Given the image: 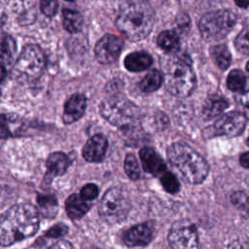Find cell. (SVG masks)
<instances>
[{"mask_svg":"<svg viewBox=\"0 0 249 249\" xmlns=\"http://www.w3.org/2000/svg\"><path fill=\"white\" fill-rule=\"evenodd\" d=\"M246 144H247V146L249 147V136H248L247 139H246Z\"/></svg>","mask_w":249,"mask_h":249,"instance_id":"obj_41","label":"cell"},{"mask_svg":"<svg viewBox=\"0 0 249 249\" xmlns=\"http://www.w3.org/2000/svg\"><path fill=\"white\" fill-rule=\"evenodd\" d=\"M39 228L36 208L30 204H18L7 210L1 218L0 241L3 246L33 235Z\"/></svg>","mask_w":249,"mask_h":249,"instance_id":"obj_1","label":"cell"},{"mask_svg":"<svg viewBox=\"0 0 249 249\" xmlns=\"http://www.w3.org/2000/svg\"><path fill=\"white\" fill-rule=\"evenodd\" d=\"M42 249H75L74 246L65 240H57L49 245L44 246Z\"/></svg>","mask_w":249,"mask_h":249,"instance_id":"obj_34","label":"cell"},{"mask_svg":"<svg viewBox=\"0 0 249 249\" xmlns=\"http://www.w3.org/2000/svg\"><path fill=\"white\" fill-rule=\"evenodd\" d=\"M248 197L246 196V194L242 193V192H236L234 193L232 196H231V201L234 205L238 206V207H245L247 208L249 206V200H248Z\"/></svg>","mask_w":249,"mask_h":249,"instance_id":"obj_32","label":"cell"},{"mask_svg":"<svg viewBox=\"0 0 249 249\" xmlns=\"http://www.w3.org/2000/svg\"><path fill=\"white\" fill-rule=\"evenodd\" d=\"M246 124L245 115L239 112L224 114L213 124V131L218 135L234 137L239 135Z\"/></svg>","mask_w":249,"mask_h":249,"instance_id":"obj_11","label":"cell"},{"mask_svg":"<svg viewBox=\"0 0 249 249\" xmlns=\"http://www.w3.org/2000/svg\"><path fill=\"white\" fill-rule=\"evenodd\" d=\"M38 204L43 212L47 211V215H53L54 210L56 209L57 202L56 198L53 196H39Z\"/></svg>","mask_w":249,"mask_h":249,"instance_id":"obj_29","label":"cell"},{"mask_svg":"<svg viewBox=\"0 0 249 249\" xmlns=\"http://www.w3.org/2000/svg\"><path fill=\"white\" fill-rule=\"evenodd\" d=\"M107 147V139L101 134H96L89 138L84 146L83 157L86 160L90 162L101 161L105 156Z\"/></svg>","mask_w":249,"mask_h":249,"instance_id":"obj_13","label":"cell"},{"mask_svg":"<svg viewBox=\"0 0 249 249\" xmlns=\"http://www.w3.org/2000/svg\"><path fill=\"white\" fill-rule=\"evenodd\" d=\"M155 23V13L152 7L145 3H131L124 7L116 19V25L121 33L131 41L145 38Z\"/></svg>","mask_w":249,"mask_h":249,"instance_id":"obj_3","label":"cell"},{"mask_svg":"<svg viewBox=\"0 0 249 249\" xmlns=\"http://www.w3.org/2000/svg\"><path fill=\"white\" fill-rule=\"evenodd\" d=\"M66 1H74V0H66Z\"/></svg>","mask_w":249,"mask_h":249,"instance_id":"obj_42","label":"cell"},{"mask_svg":"<svg viewBox=\"0 0 249 249\" xmlns=\"http://www.w3.org/2000/svg\"><path fill=\"white\" fill-rule=\"evenodd\" d=\"M163 78L160 71L151 70L140 82L139 88L143 92H152L157 90L162 84Z\"/></svg>","mask_w":249,"mask_h":249,"instance_id":"obj_23","label":"cell"},{"mask_svg":"<svg viewBox=\"0 0 249 249\" xmlns=\"http://www.w3.org/2000/svg\"><path fill=\"white\" fill-rule=\"evenodd\" d=\"M171 249H199L198 235L194 224L181 220L173 224L168 234Z\"/></svg>","mask_w":249,"mask_h":249,"instance_id":"obj_9","label":"cell"},{"mask_svg":"<svg viewBox=\"0 0 249 249\" xmlns=\"http://www.w3.org/2000/svg\"><path fill=\"white\" fill-rule=\"evenodd\" d=\"M158 46L166 53H172L179 49V38L173 31L165 30L160 33L157 39Z\"/></svg>","mask_w":249,"mask_h":249,"instance_id":"obj_22","label":"cell"},{"mask_svg":"<svg viewBox=\"0 0 249 249\" xmlns=\"http://www.w3.org/2000/svg\"><path fill=\"white\" fill-rule=\"evenodd\" d=\"M246 71H247L248 74H249V61H248L247 64H246Z\"/></svg>","mask_w":249,"mask_h":249,"instance_id":"obj_40","label":"cell"},{"mask_svg":"<svg viewBox=\"0 0 249 249\" xmlns=\"http://www.w3.org/2000/svg\"><path fill=\"white\" fill-rule=\"evenodd\" d=\"M45 66V56L41 49L36 45H26L17 62L15 70L17 74L25 80L33 81L40 77Z\"/></svg>","mask_w":249,"mask_h":249,"instance_id":"obj_8","label":"cell"},{"mask_svg":"<svg viewBox=\"0 0 249 249\" xmlns=\"http://www.w3.org/2000/svg\"><path fill=\"white\" fill-rule=\"evenodd\" d=\"M239 161L244 168H249V152L243 153L239 158Z\"/></svg>","mask_w":249,"mask_h":249,"instance_id":"obj_36","label":"cell"},{"mask_svg":"<svg viewBox=\"0 0 249 249\" xmlns=\"http://www.w3.org/2000/svg\"><path fill=\"white\" fill-rule=\"evenodd\" d=\"M229 249H249V241H234L229 245Z\"/></svg>","mask_w":249,"mask_h":249,"instance_id":"obj_35","label":"cell"},{"mask_svg":"<svg viewBox=\"0 0 249 249\" xmlns=\"http://www.w3.org/2000/svg\"><path fill=\"white\" fill-rule=\"evenodd\" d=\"M234 2L240 8H247L249 6V0H234Z\"/></svg>","mask_w":249,"mask_h":249,"instance_id":"obj_37","label":"cell"},{"mask_svg":"<svg viewBox=\"0 0 249 249\" xmlns=\"http://www.w3.org/2000/svg\"><path fill=\"white\" fill-rule=\"evenodd\" d=\"M241 101L244 105H246L247 107H249V91L248 92H244L243 95H242V98H241Z\"/></svg>","mask_w":249,"mask_h":249,"instance_id":"obj_38","label":"cell"},{"mask_svg":"<svg viewBox=\"0 0 249 249\" xmlns=\"http://www.w3.org/2000/svg\"><path fill=\"white\" fill-rule=\"evenodd\" d=\"M140 159L144 169L151 174L160 178L166 171V165L159 154L150 147H145L140 150Z\"/></svg>","mask_w":249,"mask_h":249,"instance_id":"obj_14","label":"cell"},{"mask_svg":"<svg viewBox=\"0 0 249 249\" xmlns=\"http://www.w3.org/2000/svg\"><path fill=\"white\" fill-rule=\"evenodd\" d=\"M87 99L82 93H75L68 98L64 105L62 120L65 124H72L81 119L85 113Z\"/></svg>","mask_w":249,"mask_h":249,"instance_id":"obj_15","label":"cell"},{"mask_svg":"<svg viewBox=\"0 0 249 249\" xmlns=\"http://www.w3.org/2000/svg\"><path fill=\"white\" fill-rule=\"evenodd\" d=\"M123 47L124 42L121 38L112 34H106L95 46L96 59L102 64L114 63L120 56Z\"/></svg>","mask_w":249,"mask_h":249,"instance_id":"obj_10","label":"cell"},{"mask_svg":"<svg viewBox=\"0 0 249 249\" xmlns=\"http://www.w3.org/2000/svg\"><path fill=\"white\" fill-rule=\"evenodd\" d=\"M66 231H67V228L64 225H56L46 232V236L52 237V238H57L63 235L66 232Z\"/></svg>","mask_w":249,"mask_h":249,"instance_id":"obj_33","label":"cell"},{"mask_svg":"<svg viewBox=\"0 0 249 249\" xmlns=\"http://www.w3.org/2000/svg\"><path fill=\"white\" fill-rule=\"evenodd\" d=\"M68 165L69 160L67 156L61 152H55L51 154L47 160L48 171L53 176L63 174L67 169Z\"/></svg>","mask_w":249,"mask_h":249,"instance_id":"obj_18","label":"cell"},{"mask_svg":"<svg viewBox=\"0 0 249 249\" xmlns=\"http://www.w3.org/2000/svg\"><path fill=\"white\" fill-rule=\"evenodd\" d=\"M62 17H63V19H62L63 26L68 32L77 33L82 29L84 19H83V16L79 12L64 9L62 11Z\"/></svg>","mask_w":249,"mask_h":249,"instance_id":"obj_19","label":"cell"},{"mask_svg":"<svg viewBox=\"0 0 249 249\" xmlns=\"http://www.w3.org/2000/svg\"><path fill=\"white\" fill-rule=\"evenodd\" d=\"M102 117L111 124L124 127L133 124L139 118V109L124 96H111L100 105Z\"/></svg>","mask_w":249,"mask_h":249,"instance_id":"obj_5","label":"cell"},{"mask_svg":"<svg viewBox=\"0 0 249 249\" xmlns=\"http://www.w3.org/2000/svg\"><path fill=\"white\" fill-rule=\"evenodd\" d=\"M153 234L154 227L150 223H142L124 231L123 239L124 242L130 247L144 246L152 240Z\"/></svg>","mask_w":249,"mask_h":249,"instance_id":"obj_12","label":"cell"},{"mask_svg":"<svg viewBox=\"0 0 249 249\" xmlns=\"http://www.w3.org/2000/svg\"><path fill=\"white\" fill-rule=\"evenodd\" d=\"M16 50H17V46L14 39L8 34L3 35L2 43H1L2 69H5V66L10 65L13 62L16 54Z\"/></svg>","mask_w":249,"mask_h":249,"instance_id":"obj_21","label":"cell"},{"mask_svg":"<svg viewBox=\"0 0 249 249\" xmlns=\"http://www.w3.org/2000/svg\"><path fill=\"white\" fill-rule=\"evenodd\" d=\"M246 85V79L244 74L237 69L230 72L227 78V87L231 91H243Z\"/></svg>","mask_w":249,"mask_h":249,"instance_id":"obj_25","label":"cell"},{"mask_svg":"<svg viewBox=\"0 0 249 249\" xmlns=\"http://www.w3.org/2000/svg\"><path fill=\"white\" fill-rule=\"evenodd\" d=\"M211 55L217 64V66L225 70L227 69L231 64V53L228 48L225 45H215L211 48Z\"/></svg>","mask_w":249,"mask_h":249,"instance_id":"obj_24","label":"cell"},{"mask_svg":"<svg viewBox=\"0 0 249 249\" xmlns=\"http://www.w3.org/2000/svg\"><path fill=\"white\" fill-rule=\"evenodd\" d=\"M163 83L171 94L189 96L196 88V75L189 60L178 56L167 59L163 66Z\"/></svg>","mask_w":249,"mask_h":249,"instance_id":"obj_4","label":"cell"},{"mask_svg":"<svg viewBox=\"0 0 249 249\" xmlns=\"http://www.w3.org/2000/svg\"><path fill=\"white\" fill-rule=\"evenodd\" d=\"M153 63L152 56L145 52H134L126 55L124 64L131 72H140L148 69Z\"/></svg>","mask_w":249,"mask_h":249,"instance_id":"obj_17","label":"cell"},{"mask_svg":"<svg viewBox=\"0 0 249 249\" xmlns=\"http://www.w3.org/2000/svg\"><path fill=\"white\" fill-rule=\"evenodd\" d=\"M124 171L131 180H137L140 177V168L134 155L128 154L124 159Z\"/></svg>","mask_w":249,"mask_h":249,"instance_id":"obj_26","label":"cell"},{"mask_svg":"<svg viewBox=\"0 0 249 249\" xmlns=\"http://www.w3.org/2000/svg\"><path fill=\"white\" fill-rule=\"evenodd\" d=\"M237 20L236 15L230 10H219L205 14L199 20L198 28L206 41H218L233 28Z\"/></svg>","mask_w":249,"mask_h":249,"instance_id":"obj_6","label":"cell"},{"mask_svg":"<svg viewBox=\"0 0 249 249\" xmlns=\"http://www.w3.org/2000/svg\"><path fill=\"white\" fill-rule=\"evenodd\" d=\"M66 212L71 219H81L90 208V201L85 199L81 195L70 196L65 202Z\"/></svg>","mask_w":249,"mask_h":249,"instance_id":"obj_16","label":"cell"},{"mask_svg":"<svg viewBox=\"0 0 249 249\" xmlns=\"http://www.w3.org/2000/svg\"><path fill=\"white\" fill-rule=\"evenodd\" d=\"M235 48L243 54H249V27L243 28L234 40Z\"/></svg>","mask_w":249,"mask_h":249,"instance_id":"obj_27","label":"cell"},{"mask_svg":"<svg viewBox=\"0 0 249 249\" xmlns=\"http://www.w3.org/2000/svg\"><path fill=\"white\" fill-rule=\"evenodd\" d=\"M228 107V102L222 97H211L209 98L202 109V115L205 119H213L222 114Z\"/></svg>","mask_w":249,"mask_h":249,"instance_id":"obj_20","label":"cell"},{"mask_svg":"<svg viewBox=\"0 0 249 249\" xmlns=\"http://www.w3.org/2000/svg\"><path fill=\"white\" fill-rule=\"evenodd\" d=\"M245 117H246V119H248V120H249V107H247V109H246Z\"/></svg>","mask_w":249,"mask_h":249,"instance_id":"obj_39","label":"cell"},{"mask_svg":"<svg viewBox=\"0 0 249 249\" xmlns=\"http://www.w3.org/2000/svg\"><path fill=\"white\" fill-rule=\"evenodd\" d=\"M160 182L162 184L163 189L170 194H176L179 191V182L177 178L170 172L166 171L160 178Z\"/></svg>","mask_w":249,"mask_h":249,"instance_id":"obj_28","label":"cell"},{"mask_svg":"<svg viewBox=\"0 0 249 249\" xmlns=\"http://www.w3.org/2000/svg\"><path fill=\"white\" fill-rule=\"evenodd\" d=\"M130 209V202L127 196L119 188L108 190L99 204L100 216L109 224H116L124 221Z\"/></svg>","mask_w":249,"mask_h":249,"instance_id":"obj_7","label":"cell"},{"mask_svg":"<svg viewBox=\"0 0 249 249\" xmlns=\"http://www.w3.org/2000/svg\"><path fill=\"white\" fill-rule=\"evenodd\" d=\"M248 200H249V197H248Z\"/></svg>","mask_w":249,"mask_h":249,"instance_id":"obj_43","label":"cell"},{"mask_svg":"<svg viewBox=\"0 0 249 249\" xmlns=\"http://www.w3.org/2000/svg\"><path fill=\"white\" fill-rule=\"evenodd\" d=\"M98 192L99 191H98V188H97L96 185H94V184H88V185L84 186L83 189L81 190V196L85 199L90 201L91 199H93V198H95L97 196Z\"/></svg>","mask_w":249,"mask_h":249,"instance_id":"obj_31","label":"cell"},{"mask_svg":"<svg viewBox=\"0 0 249 249\" xmlns=\"http://www.w3.org/2000/svg\"><path fill=\"white\" fill-rule=\"evenodd\" d=\"M167 158L181 177L190 184H199L208 175L209 166L205 159L185 143L176 142L169 146Z\"/></svg>","mask_w":249,"mask_h":249,"instance_id":"obj_2","label":"cell"},{"mask_svg":"<svg viewBox=\"0 0 249 249\" xmlns=\"http://www.w3.org/2000/svg\"><path fill=\"white\" fill-rule=\"evenodd\" d=\"M40 7L45 16L53 17L57 11L58 0H40Z\"/></svg>","mask_w":249,"mask_h":249,"instance_id":"obj_30","label":"cell"}]
</instances>
